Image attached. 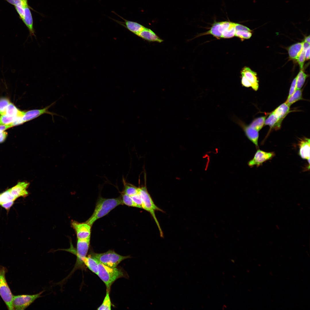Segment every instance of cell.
I'll return each mask as SVG.
<instances>
[{"instance_id": "obj_15", "label": "cell", "mask_w": 310, "mask_h": 310, "mask_svg": "<svg viewBox=\"0 0 310 310\" xmlns=\"http://www.w3.org/2000/svg\"><path fill=\"white\" fill-rule=\"evenodd\" d=\"M238 122L243 129L247 137L258 147L259 131L249 125H245L241 121Z\"/></svg>"}, {"instance_id": "obj_6", "label": "cell", "mask_w": 310, "mask_h": 310, "mask_svg": "<svg viewBox=\"0 0 310 310\" xmlns=\"http://www.w3.org/2000/svg\"><path fill=\"white\" fill-rule=\"evenodd\" d=\"M90 238L86 239H78L77 247L75 253L77 257L76 263L71 272L77 269L83 268L84 264L83 261L86 256L90 243Z\"/></svg>"}, {"instance_id": "obj_4", "label": "cell", "mask_w": 310, "mask_h": 310, "mask_svg": "<svg viewBox=\"0 0 310 310\" xmlns=\"http://www.w3.org/2000/svg\"><path fill=\"white\" fill-rule=\"evenodd\" d=\"M91 255L99 262L111 268L116 267L122 261L130 257L121 255L111 250L103 253H93Z\"/></svg>"}, {"instance_id": "obj_12", "label": "cell", "mask_w": 310, "mask_h": 310, "mask_svg": "<svg viewBox=\"0 0 310 310\" xmlns=\"http://www.w3.org/2000/svg\"><path fill=\"white\" fill-rule=\"evenodd\" d=\"M28 5L24 8V15L22 20L27 27L29 32V36L31 38L33 36L36 38L35 31L33 26V21L32 13Z\"/></svg>"}, {"instance_id": "obj_39", "label": "cell", "mask_w": 310, "mask_h": 310, "mask_svg": "<svg viewBox=\"0 0 310 310\" xmlns=\"http://www.w3.org/2000/svg\"><path fill=\"white\" fill-rule=\"evenodd\" d=\"M297 76L294 79L290 89L288 98L292 95L297 90Z\"/></svg>"}, {"instance_id": "obj_31", "label": "cell", "mask_w": 310, "mask_h": 310, "mask_svg": "<svg viewBox=\"0 0 310 310\" xmlns=\"http://www.w3.org/2000/svg\"><path fill=\"white\" fill-rule=\"evenodd\" d=\"M109 291L106 290V296L101 305L97 310H111V302L109 296Z\"/></svg>"}, {"instance_id": "obj_20", "label": "cell", "mask_w": 310, "mask_h": 310, "mask_svg": "<svg viewBox=\"0 0 310 310\" xmlns=\"http://www.w3.org/2000/svg\"><path fill=\"white\" fill-rule=\"evenodd\" d=\"M273 112L278 119L282 121L290 112V106L285 102L279 106Z\"/></svg>"}, {"instance_id": "obj_3", "label": "cell", "mask_w": 310, "mask_h": 310, "mask_svg": "<svg viewBox=\"0 0 310 310\" xmlns=\"http://www.w3.org/2000/svg\"><path fill=\"white\" fill-rule=\"evenodd\" d=\"M138 190V193L142 201V208L149 212L151 214L158 228L161 236L162 237L163 232L155 214V211L162 212V210L154 203L146 187L139 188Z\"/></svg>"}, {"instance_id": "obj_2", "label": "cell", "mask_w": 310, "mask_h": 310, "mask_svg": "<svg viewBox=\"0 0 310 310\" xmlns=\"http://www.w3.org/2000/svg\"><path fill=\"white\" fill-rule=\"evenodd\" d=\"M97 275L105 284L106 290L110 291L112 284L118 279L123 277V272L119 268H111L99 262Z\"/></svg>"}, {"instance_id": "obj_1", "label": "cell", "mask_w": 310, "mask_h": 310, "mask_svg": "<svg viewBox=\"0 0 310 310\" xmlns=\"http://www.w3.org/2000/svg\"><path fill=\"white\" fill-rule=\"evenodd\" d=\"M123 204L121 197L111 199L100 197L92 214L86 222L92 226L97 220L107 214L117 206Z\"/></svg>"}, {"instance_id": "obj_25", "label": "cell", "mask_w": 310, "mask_h": 310, "mask_svg": "<svg viewBox=\"0 0 310 310\" xmlns=\"http://www.w3.org/2000/svg\"><path fill=\"white\" fill-rule=\"evenodd\" d=\"M302 91L300 89L297 90L290 97L287 98L285 102L289 106L296 102L303 99Z\"/></svg>"}, {"instance_id": "obj_13", "label": "cell", "mask_w": 310, "mask_h": 310, "mask_svg": "<svg viewBox=\"0 0 310 310\" xmlns=\"http://www.w3.org/2000/svg\"><path fill=\"white\" fill-rule=\"evenodd\" d=\"M29 183L26 182H20L16 185L10 188L11 194L16 199L21 197H25L28 194L27 189Z\"/></svg>"}, {"instance_id": "obj_11", "label": "cell", "mask_w": 310, "mask_h": 310, "mask_svg": "<svg viewBox=\"0 0 310 310\" xmlns=\"http://www.w3.org/2000/svg\"><path fill=\"white\" fill-rule=\"evenodd\" d=\"M114 13L121 18L124 21V22L113 19H112L135 35L143 31L145 28L144 26L137 22L125 19L115 12Z\"/></svg>"}, {"instance_id": "obj_23", "label": "cell", "mask_w": 310, "mask_h": 310, "mask_svg": "<svg viewBox=\"0 0 310 310\" xmlns=\"http://www.w3.org/2000/svg\"><path fill=\"white\" fill-rule=\"evenodd\" d=\"M220 22H215L212 25L210 30L199 35V36L211 34L218 39L221 38L222 34L219 31Z\"/></svg>"}, {"instance_id": "obj_28", "label": "cell", "mask_w": 310, "mask_h": 310, "mask_svg": "<svg viewBox=\"0 0 310 310\" xmlns=\"http://www.w3.org/2000/svg\"><path fill=\"white\" fill-rule=\"evenodd\" d=\"M235 23L231 22L229 27L223 31L222 34L221 38H229L235 36L236 29L235 27Z\"/></svg>"}, {"instance_id": "obj_44", "label": "cell", "mask_w": 310, "mask_h": 310, "mask_svg": "<svg viewBox=\"0 0 310 310\" xmlns=\"http://www.w3.org/2000/svg\"><path fill=\"white\" fill-rule=\"evenodd\" d=\"M11 127L10 124L6 125H0V132L5 131Z\"/></svg>"}, {"instance_id": "obj_26", "label": "cell", "mask_w": 310, "mask_h": 310, "mask_svg": "<svg viewBox=\"0 0 310 310\" xmlns=\"http://www.w3.org/2000/svg\"><path fill=\"white\" fill-rule=\"evenodd\" d=\"M266 118L265 116L257 118L254 119L249 125L259 131L264 125Z\"/></svg>"}, {"instance_id": "obj_43", "label": "cell", "mask_w": 310, "mask_h": 310, "mask_svg": "<svg viewBox=\"0 0 310 310\" xmlns=\"http://www.w3.org/2000/svg\"><path fill=\"white\" fill-rule=\"evenodd\" d=\"M7 133L4 131L0 132V143L3 142L5 140Z\"/></svg>"}, {"instance_id": "obj_30", "label": "cell", "mask_w": 310, "mask_h": 310, "mask_svg": "<svg viewBox=\"0 0 310 310\" xmlns=\"http://www.w3.org/2000/svg\"><path fill=\"white\" fill-rule=\"evenodd\" d=\"M308 76V75L304 73L303 69H301L297 75V90L301 89Z\"/></svg>"}, {"instance_id": "obj_24", "label": "cell", "mask_w": 310, "mask_h": 310, "mask_svg": "<svg viewBox=\"0 0 310 310\" xmlns=\"http://www.w3.org/2000/svg\"><path fill=\"white\" fill-rule=\"evenodd\" d=\"M124 185V190L123 192L129 196L135 195L138 193V188L132 185L127 182L124 179H123Z\"/></svg>"}, {"instance_id": "obj_45", "label": "cell", "mask_w": 310, "mask_h": 310, "mask_svg": "<svg viewBox=\"0 0 310 310\" xmlns=\"http://www.w3.org/2000/svg\"><path fill=\"white\" fill-rule=\"evenodd\" d=\"M305 60H308L310 59V46L306 50L305 53Z\"/></svg>"}, {"instance_id": "obj_35", "label": "cell", "mask_w": 310, "mask_h": 310, "mask_svg": "<svg viewBox=\"0 0 310 310\" xmlns=\"http://www.w3.org/2000/svg\"><path fill=\"white\" fill-rule=\"evenodd\" d=\"M10 103L9 100L5 98H0V114H5L7 108Z\"/></svg>"}, {"instance_id": "obj_19", "label": "cell", "mask_w": 310, "mask_h": 310, "mask_svg": "<svg viewBox=\"0 0 310 310\" xmlns=\"http://www.w3.org/2000/svg\"><path fill=\"white\" fill-rule=\"evenodd\" d=\"M84 265L91 271L97 275L98 271L99 262L90 255L86 257L83 261Z\"/></svg>"}, {"instance_id": "obj_32", "label": "cell", "mask_w": 310, "mask_h": 310, "mask_svg": "<svg viewBox=\"0 0 310 310\" xmlns=\"http://www.w3.org/2000/svg\"><path fill=\"white\" fill-rule=\"evenodd\" d=\"M121 198L123 204L129 206L140 208L139 206L134 202L130 196L123 192L122 193Z\"/></svg>"}, {"instance_id": "obj_27", "label": "cell", "mask_w": 310, "mask_h": 310, "mask_svg": "<svg viewBox=\"0 0 310 310\" xmlns=\"http://www.w3.org/2000/svg\"><path fill=\"white\" fill-rule=\"evenodd\" d=\"M16 199H17L11 194L10 189L0 193V204L11 201H15Z\"/></svg>"}, {"instance_id": "obj_8", "label": "cell", "mask_w": 310, "mask_h": 310, "mask_svg": "<svg viewBox=\"0 0 310 310\" xmlns=\"http://www.w3.org/2000/svg\"><path fill=\"white\" fill-rule=\"evenodd\" d=\"M274 155V152H267L258 150L253 159L248 162V165L250 167L254 166H259L264 162L271 159Z\"/></svg>"}, {"instance_id": "obj_40", "label": "cell", "mask_w": 310, "mask_h": 310, "mask_svg": "<svg viewBox=\"0 0 310 310\" xmlns=\"http://www.w3.org/2000/svg\"><path fill=\"white\" fill-rule=\"evenodd\" d=\"M241 83L242 85L246 87H251V85L249 82L243 74L241 73Z\"/></svg>"}, {"instance_id": "obj_14", "label": "cell", "mask_w": 310, "mask_h": 310, "mask_svg": "<svg viewBox=\"0 0 310 310\" xmlns=\"http://www.w3.org/2000/svg\"><path fill=\"white\" fill-rule=\"evenodd\" d=\"M241 73L243 74L250 83L252 88L255 91H257L259 88V81L256 73L246 66L242 69Z\"/></svg>"}, {"instance_id": "obj_42", "label": "cell", "mask_w": 310, "mask_h": 310, "mask_svg": "<svg viewBox=\"0 0 310 310\" xmlns=\"http://www.w3.org/2000/svg\"><path fill=\"white\" fill-rule=\"evenodd\" d=\"M235 27L236 30H242L249 31H252L251 30H250L247 27L242 24L237 23H235Z\"/></svg>"}, {"instance_id": "obj_33", "label": "cell", "mask_w": 310, "mask_h": 310, "mask_svg": "<svg viewBox=\"0 0 310 310\" xmlns=\"http://www.w3.org/2000/svg\"><path fill=\"white\" fill-rule=\"evenodd\" d=\"M16 117L8 116L5 114L1 115L0 116V125H9L14 121Z\"/></svg>"}, {"instance_id": "obj_29", "label": "cell", "mask_w": 310, "mask_h": 310, "mask_svg": "<svg viewBox=\"0 0 310 310\" xmlns=\"http://www.w3.org/2000/svg\"><path fill=\"white\" fill-rule=\"evenodd\" d=\"M310 46V44L303 41V49L297 60L301 69H303L305 60V53L306 49Z\"/></svg>"}, {"instance_id": "obj_5", "label": "cell", "mask_w": 310, "mask_h": 310, "mask_svg": "<svg viewBox=\"0 0 310 310\" xmlns=\"http://www.w3.org/2000/svg\"><path fill=\"white\" fill-rule=\"evenodd\" d=\"M7 268L0 265V295L9 310H14L12 305L13 295L8 285L5 275Z\"/></svg>"}, {"instance_id": "obj_17", "label": "cell", "mask_w": 310, "mask_h": 310, "mask_svg": "<svg viewBox=\"0 0 310 310\" xmlns=\"http://www.w3.org/2000/svg\"><path fill=\"white\" fill-rule=\"evenodd\" d=\"M136 35L144 39L149 41L161 42L163 41L152 30L146 28Z\"/></svg>"}, {"instance_id": "obj_46", "label": "cell", "mask_w": 310, "mask_h": 310, "mask_svg": "<svg viewBox=\"0 0 310 310\" xmlns=\"http://www.w3.org/2000/svg\"><path fill=\"white\" fill-rule=\"evenodd\" d=\"M304 41L310 44V36L309 35L305 37Z\"/></svg>"}, {"instance_id": "obj_38", "label": "cell", "mask_w": 310, "mask_h": 310, "mask_svg": "<svg viewBox=\"0 0 310 310\" xmlns=\"http://www.w3.org/2000/svg\"><path fill=\"white\" fill-rule=\"evenodd\" d=\"M14 7L20 19L22 20L24 18V15L25 7L21 5L15 6Z\"/></svg>"}, {"instance_id": "obj_21", "label": "cell", "mask_w": 310, "mask_h": 310, "mask_svg": "<svg viewBox=\"0 0 310 310\" xmlns=\"http://www.w3.org/2000/svg\"><path fill=\"white\" fill-rule=\"evenodd\" d=\"M282 122L276 117L272 112L266 119L264 124L269 125L271 129L278 130L280 128Z\"/></svg>"}, {"instance_id": "obj_7", "label": "cell", "mask_w": 310, "mask_h": 310, "mask_svg": "<svg viewBox=\"0 0 310 310\" xmlns=\"http://www.w3.org/2000/svg\"><path fill=\"white\" fill-rule=\"evenodd\" d=\"M43 292L33 295H13L12 303L14 310L25 309L36 300L40 297Z\"/></svg>"}, {"instance_id": "obj_37", "label": "cell", "mask_w": 310, "mask_h": 310, "mask_svg": "<svg viewBox=\"0 0 310 310\" xmlns=\"http://www.w3.org/2000/svg\"><path fill=\"white\" fill-rule=\"evenodd\" d=\"M130 197L134 202L139 206L140 208H142V201L139 193Z\"/></svg>"}, {"instance_id": "obj_41", "label": "cell", "mask_w": 310, "mask_h": 310, "mask_svg": "<svg viewBox=\"0 0 310 310\" xmlns=\"http://www.w3.org/2000/svg\"><path fill=\"white\" fill-rule=\"evenodd\" d=\"M14 201H11L4 203L0 204L2 207L5 208L7 212H9L10 209L14 204Z\"/></svg>"}, {"instance_id": "obj_18", "label": "cell", "mask_w": 310, "mask_h": 310, "mask_svg": "<svg viewBox=\"0 0 310 310\" xmlns=\"http://www.w3.org/2000/svg\"><path fill=\"white\" fill-rule=\"evenodd\" d=\"M303 42L293 44L288 49L289 58L291 59L297 60L303 49Z\"/></svg>"}, {"instance_id": "obj_34", "label": "cell", "mask_w": 310, "mask_h": 310, "mask_svg": "<svg viewBox=\"0 0 310 310\" xmlns=\"http://www.w3.org/2000/svg\"><path fill=\"white\" fill-rule=\"evenodd\" d=\"M252 32L242 30H236L235 36L243 40L244 39H248L250 38L252 36Z\"/></svg>"}, {"instance_id": "obj_47", "label": "cell", "mask_w": 310, "mask_h": 310, "mask_svg": "<svg viewBox=\"0 0 310 310\" xmlns=\"http://www.w3.org/2000/svg\"></svg>"}, {"instance_id": "obj_36", "label": "cell", "mask_w": 310, "mask_h": 310, "mask_svg": "<svg viewBox=\"0 0 310 310\" xmlns=\"http://www.w3.org/2000/svg\"><path fill=\"white\" fill-rule=\"evenodd\" d=\"M14 6L21 5L25 7L28 5V0H4Z\"/></svg>"}, {"instance_id": "obj_10", "label": "cell", "mask_w": 310, "mask_h": 310, "mask_svg": "<svg viewBox=\"0 0 310 310\" xmlns=\"http://www.w3.org/2000/svg\"><path fill=\"white\" fill-rule=\"evenodd\" d=\"M55 102L53 103L50 105L42 109L32 110L24 111L22 117V120L24 123L33 120L44 114H50L53 117L54 115H55V114L49 111L48 109Z\"/></svg>"}, {"instance_id": "obj_9", "label": "cell", "mask_w": 310, "mask_h": 310, "mask_svg": "<svg viewBox=\"0 0 310 310\" xmlns=\"http://www.w3.org/2000/svg\"><path fill=\"white\" fill-rule=\"evenodd\" d=\"M72 227L75 230L78 239L90 238L91 226L86 222L79 223L73 221L71 223Z\"/></svg>"}, {"instance_id": "obj_16", "label": "cell", "mask_w": 310, "mask_h": 310, "mask_svg": "<svg viewBox=\"0 0 310 310\" xmlns=\"http://www.w3.org/2000/svg\"><path fill=\"white\" fill-rule=\"evenodd\" d=\"M310 139L305 138L301 139L299 144V154L303 159L309 160L310 159Z\"/></svg>"}, {"instance_id": "obj_22", "label": "cell", "mask_w": 310, "mask_h": 310, "mask_svg": "<svg viewBox=\"0 0 310 310\" xmlns=\"http://www.w3.org/2000/svg\"><path fill=\"white\" fill-rule=\"evenodd\" d=\"M24 113V111H20L13 104L10 103L7 108L5 114L10 117H23Z\"/></svg>"}]
</instances>
